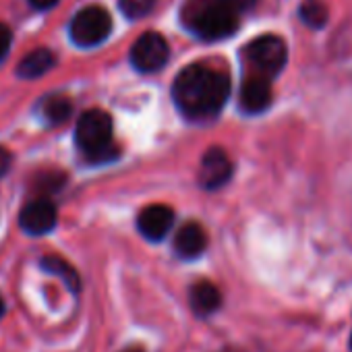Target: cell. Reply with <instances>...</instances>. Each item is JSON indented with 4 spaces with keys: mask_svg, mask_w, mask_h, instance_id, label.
Returning a JSON list of instances; mask_svg holds the SVG:
<instances>
[{
    "mask_svg": "<svg viewBox=\"0 0 352 352\" xmlns=\"http://www.w3.org/2000/svg\"><path fill=\"white\" fill-rule=\"evenodd\" d=\"M5 313V302H3V298H0V315Z\"/></svg>",
    "mask_w": 352,
    "mask_h": 352,
    "instance_id": "obj_22",
    "label": "cell"
},
{
    "mask_svg": "<svg viewBox=\"0 0 352 352\" xmlns=\"http://www.w3.org/2000/svg\"><path fill=\"white\" fill-rule=\"evenodd\" d=\"M73 112V104L65 96H48L40 104V114L48 124H60L65 122Z\"/></svg>",
    "mask_w": 352,
    "mask_h": 352,
    "instance_id": "obj_14",
    "label": "cell"
},
{
    "mask_svg": "<svg viewBox=\"0 0 352 352\" xmlns=\"http://www.w3.org/2000/svg\"><path fill=\"white\" fill-rule=\"evenodd\" d=\"M135 352H137V350H135Z\"/></svg>",
    "mask_w": 352,
    "mask_h": 352,
    "instance_id": "obj_24",
    "label": "cell"
},
{
    "mask_svg": "<svg viewBox=\"0 0 352 352\" xmlns=\"http://www.w3.org/2000/svg\"><path fill=\"white\" fill-rule=\"evenodd\" d=\"M28 3L36 11H48V9H52V7L58 5V0H28Z\"/></svg>",
    "mask_w": 352,
    "mask_h": 352,
    "instance_id": "obj_20",
    "label": "cell"
},
{
    "mask_svg": "<svg viewBox=\"0 0 352 352\" xmlns=\"http://www.w3.org/2000/svg\"><path fill=\"white\" fill-rule=\"evenodd\" d=\"M170 56V46L166 38L157 32H145L137 38L131 48V63L141 73L160 71Z\"/></svg>",
    "mask_w": 352,
    "mask_h": 352,
    "instance_id": "obj_6",
    "label": "cell"
},
{
    "mask_svg": "<svg viewBox=\"0 0 352 352\" xmlns=\"http://www.w3.org/2000/svg\"><path fill=\"white\" fill-rule=\"evenodd\" d=\"M245 63L251 67V75L274 79L282 73V69L288 63V48L286 42L280 36L265 34L255 40H251L243 52Z\"/></svg>",
    "mask_w": 352,
    "mask_h": 352,
    "instance_id": "obj_4",
    "label": "cell"
},
{
    "mask_svg": "<svg viewBox=\"0 0 352 352\" xmlns=\"http://www.w3.org/2000/svg\"><path fill=\"white\" fill-rule=\"evenodd\" d=\"M11 164H13V155H11V151H9V149H5V147H0V176H5V174L9 172Z\"/></svg>",
    "mask_w": 352,
    "mask_h": 352,
    "instance_id": "obj_19",
    "label": "cell"
},
{
    "mask_svg": "<svg viewBox=\"0 0 352 352\" xmlns=\"http://www.w3.org/2000/svg\"><path fill=\"white\" fill-rule=\"evenodd\" d=\"M350 350H352V333H350Z\"/></svg>",
    "mask_w": 352,
    "mask_h": 352,
    "instance_id": "obj_23",
    "label": "cell"
},
{
    "mask_svg": "<svg viewBox=\"0 0 352 352\" xmlns=\"http://www.w3.org/2000/svg\"><path fill=\"white\" fill-rule=\"evenodd\" d=\"M56 65V56L48 48H38L30 52L17 67V77L21 79H38L46 75Z\"/></svg>",
    "mask_w": 352,
    "mask_h": 352,
    "instance_id": "obj_13",
    "label": "cell"
},
{
    "mask_svg": "<svg viewBox=\"0 0 352 352\" xmlns=\"http://www.w3.org/2000/svg\"><path fill=\"white\" fill-rule=\"evenodd\" d=\"M298 17L307 28L321 30V28H325V23L329 19V11L321 0H305V3L298 7Z\"/></svg>",
    "mask_w": 352,
    "mask_h": 352,
    "instance_id": "obj_15",
    "label": "cell"
},
{
    "mask_svg": "<svg viewBox=\"0 0 352 352\" xmlns=\"http://www.w3.org/2000/svg\"><path fill=\"white\" fill-rule=\"evenodd\" d=\"M272 81L257 77V75H247V79L241 85V96L239 104L245 114H261L272 106Z\"/></svg>",
    "mask_w": 352,
    "mask_h": 352,
    "instance_id": "obj_9",
    "label": "cell"
},
{
    "mask_svg": "<svg viewBox=\"0 0 352 352\" xmlns=\"http://www.w3.org/2000/svg\"><path fill=\"white\" fill-rule=\"evenodd\" d=\"M208 247V234L197 222L185 224L174 236V251L183 259H195L199 257Z\"/></svg>",
    "mask_w": 352,
    "mask_h": 352,
    "instance_id": "obj_11",
    "label": "cell"
},
{
    "mask_svg": "<svg viewBox=\"0 0 352 352\" xmlns=\"http://www.w3.org/2000/svg\"><path fill=\"white\" fill-rule=\"evenodd\" d=\"M112 32V17L104 7L81 9L69 25L71 40L81 48H91L102 44Z\"/></svg>",
    "mask_w": 352,
    "mask_h": 352,
    "instance_id": "obj_5",
    "label": "cell"
},
{
    "mask_svg": "<svg viewBox=\"0 0 352 352\" xmlns=\"http://www.w3.org/2000/svg\"><path fill=\"white\" fill-rule=\"evenodd\" d=\"M155 7V0H118V9L126 19H143Z\"/></svg>",
    "mask_w": 352,
    "mask_h": 352,
    "instance_id": "obj_17",
    "label": "cell"
},
{
    "mask_svg": "<svg viewBox=\"0 0 352 352\" xmlns=\"http://www.w3.org/2000/svg\"><path fill=\"white\" fill-rule=\"evenodd\" d=\"M42 265H44V270H48V272L60 276V278L67 282L69 288H73V290L79 288V276H77V272H75L67 261H63L60 257H46V259L42 261Z\"/></svg>",
    "mask_w": 352,
    "mask_h": 352,
    "instance_id": "obj_16",
    "label": "cell"
},
{
    "mask_svg": "<svg viewBox=\"0 0 352 352\" xmlns=\"http://www.w3.org/2000/svg\"><path fill=\"white\" fill-rule=\"evenodd\" d=\"M77 147L91 162H108L116 157V149L112 145V118L104 110H87L81 114L75 126Z\"/></svg>",
    "mask_w": 352,
    "mask_h": 352,
    "instance_id": "obj_3",
    "label": "cell"
},
{
    "mask_svg": "<svg viewBox=\"0 0 352 352\" xmlns=\"http://www.w3.org/2000/svg\"><path fill=\"white\" fill-rule=\"evenodd\" d=\"M56 220H58L56 206L48 199H34L19 214L21 230L32 234V236L48 234L50 230L56 228Z\"/></svg>",
    "mask_w": 352,
    "mask_h": 352,
    "instance_id": "obj_7",
    "label": "cell"
},
{
    "mask_svg": "<svg viewBox=\"0 0 352 352\" xmlns=\"http://www.w3.org/2000/svg\"><path fill=\"white\" fill-rule=\"evenodd\" d=\"M13 44V32L5 23H0V60H5Z\"/></svg>",
    "mask_w": 352,
    "mask_h": 352,
    "instance_id": "obj_18",
    "label": "cell"
},
{
    "mask_svg": "<svg viewBox=\"0 0 352 352\" xmlns=\"http://www.w3.org/2000/svg\"><path fill=\"white\" fill-rule=\"evenodd\" d=\"M230 3H232V7L243 15V13L251 11V9L257 5V0H230Z\"/></svg>",
    "mask_w": 352,
    "mask_h": 352,
    "instance_id": "obj_21",
    "label": "cell"
},
{
    "mask_svg": "<svg viewBox=\"0 0 352 352\" xmlns=\"http://www.w3.org/2000/svg\"><path fill=\"white\" fill-rule=\"evenodd\" d=\"M189 300H191V309L197 317H208L220 309L222 294L212 282H197L189 290Z\"/></svg>",
    "mask_w": 352,
    "mask_h": 352,
    "instance_id": "obj_12",
    "label": "cell"
},
{
    "mask_svg": "<svg viewBox=\"0 0 352 352\" xmlns=\"http://www.w3.org/2000/svg\"><path fill=\"white\" fill-rule=\"evenodd\" d=\"M232 176V162L228 153L220 147H212L201 157L199 166V187L214 191L224 187Z\"/></svg>",
    "mask_w": 352,
    "mask_h": 352,
    "instance_id": "obj_8",
    "label": "cell"
},
{
    "mask_svg": "<svg viewBox=\"0 0 352 352\" xmlns=\"http://www.w3.org/2000/svg\"><path fill=\"white\" fill-rule=\"evenodd\" d=\"M230 98V77L208 65H189L172 83V100L187 118H216Z\"/></svg>",
    "mask_w": 352,
    "mask_h": 352,
    "instance_id": "obj_1",
    "label": "cell"
},
{
    "mask_svg": "<svg viewBox=\"0 0 352 352\" xmlns=\"http://www.w3.org/2000/svg\"><path fill=\"white\" fill-rule=\"evenodd\" d=\"M181 23L204 42H218L236 34L241 13L230 0H185Z\"/></svg>",
    "mask_w": 352,
    "mask_h": 352,
    "instance_id": "obj_2",
    "label": "cell"
},
{
    "mask_svg": "<svg viewBox=\"0 0 352 352\" xmlns=\"http://www.w3.org/2000/svg\"><path fill=\"white\" fill-rule=\"evenodd\" d=\"M174 222V212L166 206H149L137 218V228L147 241H162Z\"/></svg>",
    "mask_w": 352,
    "mask_h": 352,
    "instance_id": "obj_10",
    "label": "cell"
}]
</instances>
